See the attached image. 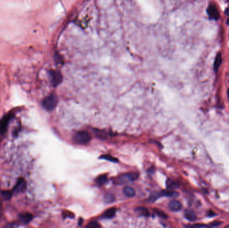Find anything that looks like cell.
I'll return each instance as SVG.
<instances>
[{"label":"cell","instance_id":"1","mask_svg":"<svg viewBox=\"0 0 229 228\" xmlns=\"http://www.w3.org/2000/svg\"><path fill=\"white\" fill-rule=\"evenodd\" d=\"M58 104V98L56 95L51 94L45 98L43 101L42 105L44 109L48 110V111H52L55 108H56Z\"/></svg>","mask_w":229,"mask_h":228},{"label":"cell","instance_id":"2","mask_svg":"<svg viewBox=\"0 0 229 228\" xmlns=\"http://www.w3.org/2000/svg\"><path fill=\"white\" fill-rule=\"evenodd\" d=\"M91 137L90 134L85 131H80V132L76 133L73 138L75 142L79 144H87L91 141Z\"/></svg>","mask_w":229,"mask_h":228},{"label":"cell","instance_id":"3","mask_svg":"<svg viewBox=\"0 0 229 228\" xmlns=\"http://www.w3.org/2000/svg\"><path fill=\"white\" fill-rule=\"evenodd\" d=\"M139 177V173H129L124 174L119 177L118 179V183L120 184L127 183L128 182L135 181Z\"/></svg>","mask_w":229,"mask_h":228},{"label":"cell","instance_id":"4","mask_svg":"<svg viewBox=\"0 0 229 228\" xmlns=\"http://www.w3.org/2000/svg\"><path fill=\"white\" fill-rule=\"evenodd\" d=\"M26 181L25 179L23 178H20L14 187V188L12 190L13 194L18 195L21 193H23L26 191Z\"/></svg>","mask_w":229,"mask_h":228},{"label":"cell","instance_id":"5","mask_svg":"<svg viewBox=\"0 0 229 228\" xmlns=\"http://www.w3.org/2000/svg\"><path fill=\"white\" fill-rule=\"evenodd\" d=\"M207 13L209 18L213 20H218L220 18V13L217 7L214 3H210L207 8Z\"/></svg>","mask_w":229,"mask_h":228},{"label":"cell","instance_id":"6","mask_svg":"<svg viewBox=\"0 0 229 228\" xmlns=\"http://www.w3.org/2000/svg\"><path fill=\"white\" fill-rule=\"evenodd\" d=\"M50 75L51 78L52 84H53L54 87L58 86L62 82V76L60 72L56 70H50Z\"/></svg>","mask_w":229,"mask_h":228},{"label":"cell","instance_id":"7","mask_svg":"<svg viewBox=\"0 0 229 228\" xmlns=\"http://www.w3.org/2000/svg\"><path fill=\"white\" fill-rule=\"evenodd\" d=\"M12 117V115L11 113H9V115L4 116V118L3 119L2 121L0 123V133L4 134L6 132V130L7 129H8L9 121V120L11 119Z\"/></svg>","mask_w":229,"mask_h":228},{"label":"cell","instance_id":"8","mask_svg":"<svg viewBox=\"0 0 229 228\" xmlns=\"http://www.w3.org/2000/svg\"><path fill=\"white\" fill-rule=\"evenodd\" d=\"M168 207L169 209L172 211V212H178V211H180L182 209V203L179 201H177V200H173V201H171L170 202H169Z\"/></svg>","mask_w":229,"mask_h":228},{"label":"cell","instance_id":"9","mask_svg":"<svg viewBox=\"0 0 229 228\" xmlns=\"http://www.w3.org/2000/svg\"><path fill=\"white\" fill-rule=\"evenodd\" d=\"M222 62H223V56H222V54L219 52L216 54L214 62V70L216 72L220 68L222 64Z\"/></svg>","mask_w":229,"mask_h":228},{"label":"cell","instance_id":"10","mask_svg":"<svg viewBox=\"0 0 229 228\" xmlns=\"http://www.w3.org/2000/svg\"><path fill=\"white\" fill-rule=\"evenodd\" d=\"M19 219L20 220V222H22L23 223H28L32 220L33 216L32 214H30L29 213H24V214H22V215H20L19 217Z\"/></svg>","mask_w":229,"mask_h":228},{"label":"cell","instance_id":"11","mask_svg":"<svg viewBox=\"0 0 229 228\" xmlns=\"http://www.w3.org/2000/svg\"><path fill=\"white\" fill-rule=\"evenodd\" d=\"M185 217L190 222H194L197 218L196 213L192 209H187L185 212Z\"/></svg>","mask_w":229,"mask_h":228},{"label":"cell","instance_id":"12","mask_svg":"<svg viewBox=\"0 0 229 228\" xmlns=\"http://www.w3.org/2000/svg\"><path fill=\"white\" fill-rule=\"evenodd\" d=\"M123 193L125 195V196L128 197V198H133L135 195V191L134 189L129 186L125 187L123 189Z\"/></svg>","mask_w":229,"mask_h":228},{"label":"cell","instance_id":"13","mask_svg":"<svg viewBox=\"0 0 229 228\" xmlns=\"http://www.w3.org/2000/svg\"><path fill=\"white\" fill-rule=\"evenodd\" d=\"M116 213V209L115 208H110L107 209L105 213L103 214V218L105 219H111L114 216Z\"/></svg>","mask_w":229,"mask_h":228},{"label":"cell","instance_id":"14","mask_svg":"<svg viewBox=\"0 0 229 228\" xmlns=\"http://www.w3.org/2000/svg\"><path fill=\"white\" fill-rule=\"evenodd\" d=\"M107 180H108V179H107V176L105 175H103L99 176V177H97V179H96V183L98 185L101 186L105 183H106Z\"/></svg>","mask_w":229,"mask_h":228},{"label":"cell","instance_id":"15","mask_svg":"<svg viewBox=\"0 0 229 228\" xmlns=\"http://www.w3.org/2000/svg\"><path fill=\"white\" fill-rule=\"evenodd\" d=\"M13 193L10 191H3L2 192V197L5 201H9L12 199Z\"/></svg>","mask_w":229,"mask_h":228},{"label":"cell","instance_id":"16","mask_svg":"<svg viewBox=\"0 0 229 228\" xmlns=\"http://www.w3.org/2000/svg\"><path fill=\"white\" fill-rule=\"evenodd\" d=\"M162 195L165 197H176L178 195V193L172 190H166V191H163L162 192Z\"/></svg>","mask_w":229,"mask_h":228},{"label":"cell","instance_id":"17","mask_svg":"<svg viewBox=\"0 0 229 228\" xmlns=\"http://www.w3.org/2000/svg\"><path fill=\"white\" fill-rule=\"evenodd\" d=\"M136 210L137 211V212L140 213L142 216H150V213H149L148 210L146 208H145V207H138Z\"/></svg>","mask_w":229,"mask_h":228},{"label":"cell","instance_id":"18","mask_svg":"<svg viewBox=\"0 0 229 228\" xmlns=\"http://www.w3.org/2000/svg\"><path fill=\"white\" fill-rule=\"evenodd\" d=\"M100 158L101 159H106L107 161H112V162H118V160L117 159V158H114L112 156H111V155H103V156L100 157Z\"/></svg>","mask_w":229,"mask_h":228},{"label":"cell","instance_id":"19","mask_svg":"<svg viewBox=\"0 0 229 228\" xmlns=\"http://www.w3.org/2000/svg\"><path fill=\"white\" fill-rule=\"evenodd\" d=\"M114 198L113 195H112V194H109H109H107V195H105V200L106 203H112L114 201Z\"/></svg>","mask_w":229,"mask_h":228},{"label":"cell","instance_id":"20","mask_svg":"<svg viewBox=\"0 0 229 228\" xmlns=\"http://www.w3.org/2000/svg\"><path fill=\"white\" fill-rule=\"evenodd\" d=\"M87 227L89 228H97V227H100V225L99 223H97L96 222H91L89 225L86 226Z\"/></svg>","mask_w":229,"mask_h":228},{"label":"cell","instance_id":"21","mask_svg":"<svg viewBox=\"0 0 229 228\" xmlns=\"http://www.w3.org/2000/svg\"><path fill=\"white\" fill-rule=\"evenodd\" d=\"M168 187L169 189H175L177 187V185L176 183H174L172 181H169V183L168 182Z\"/></svg>","mask_w":229,"mask_h":228},{"label":"cell","instance_id":"22","mask_svg":"<svg viewBox=\"0 0 229 228\" xmlns=\"http://www.w3.org/2000/svg\"><path fill=\"white\" fill-rule=\"evenodd\" d=\"M156 213H157L159 216L164 217V218H167L168 216L165 213H164V212H161V211L159 210H156Z\"/></svg>","mask_w":229,"mask_h":228},{"label":"cell","instance_id":"23","mask_svg":"<svg viewBox=\"0 0 229 228\" xmlns=\"http://www.w3.org/2000/svg\"><path fill=\"white\" fill-rule=\"evenodd\" d=\"M221 224H222V222H218V221H215V222L211 223L210 226L211 227H217V226H219L220 225H221Z\"/></svg>","mask_w":229,"mask_h":228},{"label":"cell","instance_id":"24","mask_svg":"<svg viewBox=\"0 0 229 228\" xmlns=\"http://www.w3.org/2000/svg\"><path fill=\"white\" fill-rule=\"evenodd\" d=\"M186 227H207L206 226L204 225H198V224H195V225H192V226H188Z\"/></svg>","mask_w":229,"mask_h":228},{"label":"cell","instance_id":"25","mask_svg":"<svg viewBox=\"0 0 229 228\" xmlns=\"http://www.w3.org/2000/svg\"><path fill=\"white\" fill-rule=\"evenodd\" d=\"M215 215H216V214H215L214 212H209V217H211V216H215Z\"/></svg>","mask_w":229,"mask_h":228},{"label":"cell","instance_id":"26","mask_svg":"<svg viewBox=\"0 0 229 228\" xmlns=\"http://www.w3.org/2000/svg\"><path fill=\"white\" fill-rule=\"evenodd\" d=\"M227 96H228V98L229 100V90H228V91H227Z\"/></svg>","mask_w":229,"mask_h":228},{"label":"cell","instance_id":"27","mask_svg":"<svg viewBox=\"0 0 229 228\" xmlns=\"http://www.w3.org/2000/svg\"><path fill=\"white\" fill-rule=\"evenodd\" d=\"M1 208H2V207H1V203H0V212H1Z\"/></svg>","mask_w":229,"mask_h":228},{"label":"cell","instance_id":"28","mask_svg":"<svg viewBox=\"0 0 229 228\" xmlns=\"http://www.w3.org/2000/svg\"><path fill=\"white\" fill-rule=\"evenodd\" d=\"M228 2H229V0H228Z\"/></svg>","mask_w":229,"mask_h":228}]
</instances>
